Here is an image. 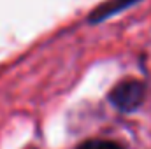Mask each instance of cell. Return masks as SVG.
<instances>
[{"mask_svg": "<svg viewBox=\"0 0 151 149\" xmlns=\"http://www.w3.org/2000/svg\"><path fill=\"white\" fill-rule=\"evenodd\" d=\"M137 2H141V0H109L107 4H104V5H100V7L95 9V12L88 18V23L97 25V23H100V21H104V19L114 16V14L125 11L127 7L135 5Z\"/></svg>", "mask_w": 151, "mask_h": 149, "instance_id": "cell-2", "label": "cell"}, {"mask_svg": "<svg viewBox=\"0 0 151 149\" xmlns=\"http://www.w3.org/2000/svg\"><path fill=\"white\" fill-rule=\"evenodd\" d=\"M79 149H123V148L118 146L116 142H111V140H88Z\"/></svg>", "mask_w": 151, "mask_h": 149, "instance_id": "cell-3", "label": "cell"}, {"mask_svg": "<svg viewBox=\"0 0 151 149\" xmlns=\"http://www.w3.org/2000/svg\"><path fill=\"white\" fill-rule=\"evenodd\" d=\"M144 95H146L144 84L141 81L128 79L114 86V90L109 93V100L116 109L123 112H132L144 102Z\"/></svg>", "mask_w": 151, "mask_h": 149, "instance_id": "cell-1", "label": "cell"}]
</instances>
